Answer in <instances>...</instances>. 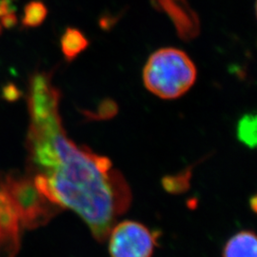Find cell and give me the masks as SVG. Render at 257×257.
Instances as JSON below:
<instances>
[{"label": "cell", "instance_id": "cell-1", "mask_svg": "<svg viewBox=\"0 0 257 257\" xmlns=\"http://www.w3.org/2000/svg\"><path fill=\"white\" fill-rule=\"evenodd\" d=\"M29 176L56 206L75 212L103 242L128 210L132 193L109 158L78 146L65 132L59 91L51 75L37 74L29 89Z\"/></svg>", "mask_w": 257, "mask_h": 257}, {"label": "cell", "instance_id": "cell-2", "mask_svg": "<svg viewBox=\"0 0 257 257\" xmlns=\"http://www.w3.org/2000/svg\"><path fill=\"white\" fill-rule=\"evenodd\" d=\"M195 65L185 52L176 48H163L148 59L143 81L148 90L163 99H176L195 83Z\"/></svg>", "mask_w": 257, "mask_h": 257}, {"label": "cell", "instance_id": "cell-3", "mask_svg": "<svg viewBox=\"0 0 257 257\" xmlns=\"http://www.w3.org/2000/svg\"><path fill=\"white\" fill-rule=\"evenodd\" d=\"M7 181L19 209L23 229H33L44 225L53 217L55 211L59 210L38 192L29 175L7 174Z\"/></svg>", "mask_w": 257, "mask_h": 257}, {"label": "cell", "instance_id": "cell-4", "mask_svg": "<svg viewBox=\"0 0 257 257\" xmlns=\"http://www.w3.org/2000/svg\"><path fill=\"white\" fill-rule=\"evenodd\" d=\"M106 240L110 257H152L157 232L137 221H121L113 225Z\"/></svg>", "mask_w": 257, "mask_h": 257}, {"label": "cell", "instance_id": "cell-5", "mask_svg": "<svg viewBox=\"0 0 257 257\" xmlns=\"http://www.w3.org/2000/svg\"><path fill=\"white\" fill-rule=\"evenodd\" d=\"M23 226L19 209L11 193L7 174L0 173V257H16Z\"/></svg>", "mask_w": 257, "mask_h": 257}, {"label": "cell", "instance_id": "cell-6", "mask_svg": "<svg viewBox=\"0 0 257 257\" xmlns=\"http://www.w3.org/2000/svg\"><path fill=\"white\" fill-rule=\"evenodd\" d=\"M151 3L153 7L165 13L173 21L181 39L190 41L198 37L200 21L187 0H151Z\"/></svg>", "mask_w": 257, "mask_h": 257}, {"label": "cell", "instance_id": "cell-7", "mask_svg": "<svg viewBox=\"0 0 257 257\" xmlns=\"http://www.w3.org/2000/svg\"><path fill=\"white\" fill-rule=\"evenodd\" d=\"M223 257H257V240L254 232L241 230L232 235L224 246Z\"/></svg>", "mask_w": 257, "mask_h": 257}, {"label": "cell", "instance_id": "cell-8", "mask_svg": "<svg viewBox=\"0 0 257 257\" xmlns=\"http://www.w3.org/2000/svg\"><path fill=\"white\" fill-rule=\"evenodd\" d=\"M89 46V39L81 31L68 28L61 38V48L67 60L72 61Z\"/></svg>", "mask_w": 257, "mask_h": 257}, {"label": "cell", "instance_id": "cell-9", "mask_svg": "<svg viewBox=\"0 0 257 257\" xmlns=\"http://www.w3.org/2000/svg\"><path fill=\"white\" fill-rule=\"evenodd\" d=\"M256 114L247 113L237 124L236 135L239 141L250 149L256 146Z\"/></svg>", "mask_w": 257, "mask_h": 257}, {"label": "cell", "instance_id": "cell-10", "mask_svg": "<svg viewBox=\"0 0 257 257\" xmlns=\"http://www.w3.org/2000/svg\"><path fill=\"white\" fill-rule=\"evenodd\" d=\"M45 6L40 2L32 3L26 11V20L29 25L36 26L40 24L46 17Z\"/></svg>", "mask_w": 257, "mask_h": 257}, {"label": "cell", "instance_id": "cell-11", "mask_svg": "<svg viewBox=\"0 0 257 257\" xmlns=\"http://www.w3.org/2000/svg\"><path fill=\"white\" fill-rule=\"evenodd\" d=\"M116 112H117V105L112 100L107 99L102 102L96 111L86 113V114H88L89 117H92L93 119H107V118H111Z\"/></svg>", "mask_w": 257, "mask_h": 257}, {"label": "cell", "instance_id": "cell-12", "mask_svg": "<svg viewBox=\"0 0 257 257\" xmlns=\"http://www.w3.org/2000/svg\"><path fill=\"white\" fill-rule=\"evenodd\" d=\"M13 21L14 18L12 13L10 12L9 7L7 5V2H4L3 5L0 6V31H1V25L6 24L5 21Z\"/></svg>", "mask_w": 257, "mask_h": 257}]
</instances>
